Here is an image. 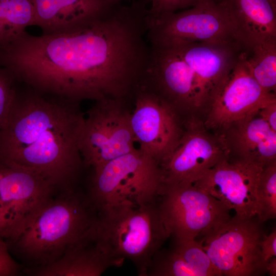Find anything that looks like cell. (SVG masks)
Masks as SVG:
<instances>
[{"label":"cell","mask_w":276,"mask_h":276,"mask_svg":"<svg viewBox=\"0 0 276 276\" xmlns=\"http://www.w3.org/2000/svg\"><path fill=\"white\" fill-rule=\"evenodd\" d=\"M147 31L139 6L109 0L70 30L39 36L24 32L0 50V67L17 82L79 102L127 99L147 68Z\"/></svg>","instance_id":"obj_1"},{"label":"cell","mask_w":276,"mask_h":276,"mask_svg":"<svg viewBox=\"0 0 276 276\" xmlns=\"http://www.w3.org/2000/svg\"><path fill=\"white\" fill-rule=\"evenodd\" d=\"M24 85L0 130V161L37 173L60 192L73 190L84 167L80 102Z\"/></svg>","instance_id":"obj_2"},{"label":"cell","mask_w":276,"mask_h":276,"mask_svg":"<svg viewBox=\"0 0 276 276\" xmlns=\"http://www.w3.org/2000/svg\"><path fill=\"white\" fill-rule=\"evenodd\" d=\"M98 217V210L87 195L81 194L76 189L60 192L8 244L36 268L47 266L91 233Z\"/></svg>","instance_id":"obj_3"},{"label":"cell","mask_w":276,"mask_h":276,"mask_svg":"<svg viewBox=\"0 0 276 276\" xmlns=\"http://www.w3.org/2000/svg\"><path fill=\"white\" fill-rule=\"evenodd\" d=\"M158 198L124 201L98 210L96 237L115 266L127 259L133 263L140 275H147L153 256L169 237Z\"/></svg>","instance_id":"obj_4"},{"label":"cell","mask_w":276,"mask_h":276,"mask_svg":"<svg viewBox=\"0 0 276 276\" xmlns=\"http://www.w3.org/2000/svg\"><path fill=\"white\" fill-rule=\"evenodd\" d=\"M163 185L159 164L139 148L93 168L87 195L98 210L124 201L156 200Z\"/></svg>","instance_id":"obj_5"},{"label":"cell","mask_w":276,"mask_h":276,"mask_svg":"<svg viewBox=\"0 0 276 276\" xmlns=\"http://www.w3.org/2000/svg\"><path fill=\"white\" fill-rule=\"evenodd\" d=\"M158 202L167 232L173 239L203 238L231 218L228 208L193 183L163 184Z\"/></svg>","instance_id":"obj_6"},{"label":"cell","mask_w":276,"mask_h":276,"mask_svg":"<svg viewBox=\"0 0 276 276\" xmlns=\"http://www.w3.org/2000/svg\"><path fill=\"white\" fill-rule=\"evenodd\" d=\"M149 42L238 41L224 0H202L188 9L148 17Z\"/></svg>","instance_id":"obj_7"},{"label":"cell","mask_w":276,"mask_h":276,"mask_svg":"<svg viewBox=\"0 0 276 276\" xmlns=\"http://www.w3.org/2000/svg\"><path fill=\"white\" fill-rule=\"evenodd\" d=\"M126 99L95 101L85 114L80 149L84 167L95 168L137 149Z\"/></svg>","instance_id":"obj_8"},{"label":"cell","mask_w":276,"mask_h":276,"mask_svg":"<svg viewBox=\"0 0 276 276\" xmlns=\"http://www.w3.org/2000/svg\"><path fill=\"white\" fill-rule=\"evenodd\" d=\"M56 189L33 171L0 161V236L13 240L53 199Z\"/></svg>","instance_id":"obj_9"},{"label":"cell","mask_w":276,"mask_h":276,"mask_svg":"<svg viewBox=\"0 0 276 276\" xmlns=\"http://www.w3.org/2000/svg\"><path fill=\"white\" fill-rule=\"evenodd\" d=\"M257 217L234 216L202 238L203 249L221 275H258L266 271L261 255L264 234Z\"/></svg>","instance_id":"obj_10"},{"label":"cell","mask_w":276,"mask_h":276,"mask_svg":"<svg viewBox=\"0 0 276 276\" xmlns=\"http://www.w3.org/2000/svg\"><path fill=\"white\" fill-rule=\"evenodd\" d=\"M133 97L135 107L130 114V125L135 141L141 150L160 165L183 132L174 107L145 81Z\"/></svg>","instance_id":"obj_11"},{"label":"cell","mask_w":276,"mask_h":276,"mask_svg":"<svg viewBox=\"0 0 276 276\" xmlns=\"http://www.w3.org/2000/svg\"><path fill=\"white\" fill-rule=\"evenodd\" d=\"M229 150L224 137L210 134L200 122L191 120L175 148L160 164L163 183H193L228 158Z\"/></svg>","instance_id":"obj_12"},{"label":"cell","mask_w":276,"mask_h":276,"mask_svg":"<svg viewBox=\"0 0 276 276\" xmlns=\"http://www.w3.org/2000/svg\"><path fill=\"white\" fill-rule=\"evenodd\" d=\"M264 167L239 159L229 158L207 170L193 184L213 196L235 216L248 219L256 216L257 189Z\"/></svg>","instance_id":"obj_13"},{"label":"cell","mask_w":276,"mask_h":276,"mask_svg":"<svg viewBox=\"0 0 276 276\" xmlns=\"http://www.w3.org/2000/svg\"><path fill=\"white\" fill-rule=\"evenodd\" d=\"M275 94L266 91L252 77L246 66L243 51L210 103L204 125L228 128L257 113Z\"/></svg>","instance_id":"obj_14"},{"label":"cell","mask_w":276,"mask_h":276,"mask_svg":"<svg viewBox=\"0 0 276 276\" xmlns=\"http://www.w3.org/2000/svg\"><path fill=\"white\" fill-rule=\"evenodd\" d=\"M165 44L173 46L192 71L198 90L197 108L210 104L243 51L242 43L238 41Z\"/></svg>","instance_id":"obj_15"},{"label":"cell","mask_w":276,"mask_h":276,"mask_svg":"<svg viewBox=\"0 0 276 276\" xmlns=\"http://www.w3.org/2000/svg\"><path fill=\"white\" fill-rule=\"evenodd\" d=\"M149 44L146 83L173 107L197 108V82L188 64L171 45Z\"/></svg>","instance_id":"obj_16"},{"label":"cell","mask_w":276,"mask_h":276,"mask_svg":"<svg viewBox=\"0 0 276 276\" xmlns=\"http://www.w3.org/2000/svg\"><path fill=\"white\" fill-rule=\"evenodd\" d=\"M96 228L89 235L74 243L55 262L33 270L39 276H99L115 266L98 241Z\"/></svg>","instance_id":"obj_17"},{"label":"cell","mask_w":276,"mask_h":276,"mask_svg":"<svg viewBox=\"0 0 276 276\" xmlns=\"http://www.w3.org/2000/svg\"><path fill=\"white\" fill-rule=\"evenodd\" d=\"M220 276L203 249L201 241L174 239L168 250L153 256L147 276Z\"/></svg>","instance_id":"obj_18"},{"label":"cell","mask_w":276,"mask_h":276,"mask_svg":"<svg viewBox=\"0 0 276 276\" xmlns=\"http://www.w3.org/2000/svg\"><path fill=\"white\" fill-rule=\"evenodd\" d=\"M244 46L276 39V0H224Z\"/></svg>","instance_id":"obj_19"},{"label":"cell","mask_w":276,"mask_h":276,"mask_svg":"<svg viewBox=\"0 0 276 276\" xmlns=\"http://www.w3.org/2000/svg\"><path fill=\"white\" fill-rule=\"evenodd\" d=\"M108 0H32L34 26L43 34L63 32L96 16Z\"/></svg>","instance_id":"obj_20"},{"label":"cell","mask_w":276,"mask_h":276,"mask_svg":"<svg viewBox=\"0 0 276 276\" xmlns=\"http://www.w3.org/2000/svg\"><path fill=\"white\" fill-rule=\"evenodd\" d=\"M256 115L233 125L231 142L239 159L264 167L276 161V131Z\"/></svg>","instance_id":"obj_21"},{"label":"cell","mask_w":276,"mask_h":276,"mask_svg":"<svg viewBox=\"0 0 276 276\" xmlns=\"http://www.w3.org/2000/svg\"><path fill=\"white\" fill-rule=\"evenodd\" d=\"M243 55L252 77L266 91L275 94L276 39L244 47Z\"/></svg>","instance_id":"obj_22"},{"label":"cell","mask_w":276,"mask_h":276,"mask_svg":"<svg viewBox=\"0 0 276 276\" xmlns=\"http://www.w3.org/2000/svg\"><path fill=\"white\" fill-rule=\"evenodd\" d=\"M32 0H0V50L34 26Z\"/></svg>","instance_id":"obj_23"},{"label":"cell","mask_w":276,"mask_h":276,"mask_svg":"<svg viewBox=\"0 0 276 276\" xmlns=\"http://www.w3.org/2000/svg\"><path fill=\"white\" fill-rule=\"evenodd\" d=\"M256 217L262 223L276 217V161L264 166L257 189Z\"/></svg>","instance_id":"obj_24"},{"label":"cell","mask_w":276,"mask_h":276,"mask_svg":"<svg viewBox=\"0 0 276 276\" xmlns=\"http://www.w3.org/2000/svg\"><path fill=\"white\" fill-rule=\"evenodd\" d=\"M16 81L5 68L0 67V130L6 123L14 101Z\"/></svg>","instance_id":"obj_25"},{"label":"cell","mask_w":276,"mask_h":276,"mask_svg":"<svg viewBox=\"0 0 276 276\" xmlns=\"http://www.w3.org/2000/svg\"><path fill=\"white\" fill-rule=\"evenodd\" d=\"M202 0H151L149 9L152 16L177 12L192 7Z\"/></svg>","instance_id":"obj_26"},{"label":"cell","mask_w":276,"mask_h":276,"mask_svg":"<svg viewBox=\"0 0 276 276\" xmlns=\"http://www.w3.org/2000/svg\"><path fill=\"white\" fill-rule=\"evenodd\" d=\"M18 269L17 263L10 254L7 242L0 236V276L14 275Z\"/></svg>","instance_id":"obj_27"},{"label":"cell","mask_w":276,"mask_h":276,"mask_svg":"<svg viewBox=\"0 0 276 276\" xmlns=\"http://www.w3.org/2000/svg\"><path fill=\"white\" fill-rule=\"evenodd\" d=\"M261 250L262 259L266 264L272 258L276 257V230L268 235L264 234L261 241Z\"/></svg>","instance_id":"obj_28"},{"label":"cell","mask_w":276,"mask_h":276,"mask_svg":"<svg viewBox=\"0 0 276 276\" xmlns=\"http://www.w3.org/2000/svg\"><path fill=\"white\" fill-rule=\"evenodd\" d=\"M257 114L267 122L272 129L276 131V100L262 107Z\"/></svg>","instance_id":"obj_29"},{"label":"cell","mask_w":276,"mask_h":276,"mask_svg":"<svg viewBox=\"0 0 276 276\" xmlns=\"http://www.w3.org/2000/svg\"><path fill=\"white\" fill-rule=\"evenodd\" d=\"M266 270L270 275H276V257L272 258L267 263Z\"/></svg>","instance_id":"obj_30"},{"label":"cell","mask_w":276,"mask_h":276,"mask_svg":"<svg viewBox=\"0 0 276 276\" xmlns=\"http://www.w3.org/2000/svg\"><path fill=\"white\" fill-rule=\"evenodd\" d=\"M146 1H151V0H145Z\"/></svg>","instance_id":"obj_31"}]
</instances>
